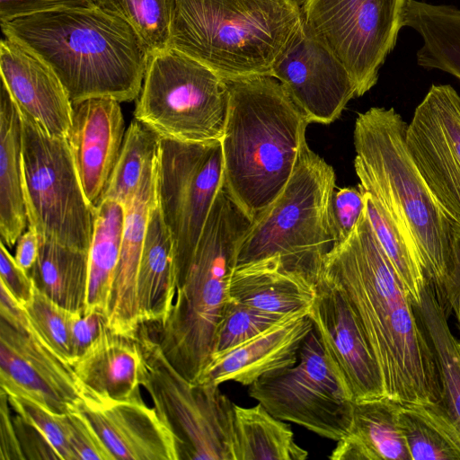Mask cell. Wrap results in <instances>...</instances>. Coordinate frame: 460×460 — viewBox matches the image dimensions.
Masks as SVG:
<instances>
[{"instance_id": "1", "label": "cell", "mask_w": 460, "mask_h": 460, "mask_svg": "<svg viewBox=\"0 0 460 460\" xmlns=\"http://www.w3.org/2000/svg\"><path fill=\"white\" fill-rule=\"evenodd\" d=\"M319 275L340 293L358 322L385 396L401 404L439 402L433 349L365 209L350 234L325 254Z\"/></svg>"}, {"instance_id": "2", "label": "cell", "mask_w": 460, "mask_h": 460, "mask_svg": "<svg viewBox=\"0 0 460 460\" xmlns=\"http://www.w3.org/2000/svg\"><path fill=\"white\" fill-rule=\"evenodd\" d=\"M1 29L53 69L72 104L130 102L140 93L147 52L126 22L97 4L18 18Z\"/></svg>"}, {"instance_id": "3", "label": "cell", "mask_w": 460, "mask_h": 460, "mask_svg": "<svg viewBox=\"0 0 460 460\" xmlns=\"http://www.w3.org/2000/svg\"><path fill=\"white\" fill-rule=\"evenodd\" d=\"M223 79L227 96L220 140L224 187L252 221L287 185L309 123L276 78Z\"/></svg>"}, {"instance_id": "4", "label": "cell", "mask_w": 460, "mask_h": 460, "mask_svg": "<svg viewBox=\"0 0 460 460\" xmlns=\"http://www.w3.org/2000/svg\"><path fill=\"white\" fill-rule=\"evenodd\" d=\"M408 124L394 108L372 107L355 121L358 189L376 199L411 241L438 298L452 263L453 221L438 206L406 145Z\"/></svg>"}, {"instance_id": "5", "label": "cell", "mask_w": 460, "mask_h": 460, "mask_svg": "<svg viewBox=\"0 0 460 460\" xmlns=\"http://www.w3.org/2000/svg\"><path fill=\"white\" fill-rule=\"evenodd\" d=\"M251 224L223 183L192 256L174 268L175 296L156 340L170 363L190 382H201L211 361L231 300L239 245Z\"/></svg>"}, {"instance_id": "6", "label": "cell", "mask_w": 460, "mask_h": 460, "mask_svg": "<svg viewBox=\"0 0 460 460\" xmlns=\"http://www.w3.org/2000/svg\"><path fill=\"white\" fill-rule=\"evenodd\" d=\"M302 23L296 0H175L169 48L222 78L271 76Z\"/></svg>"}, {"instance_id": "7", "label": "cell", "mask_w": 460, "mask_h": 460, "mask_svg": "<svg viewBox=\"0 0 460 460\" xmlns=\"http://www.w3.org/2000/svg\"><path fill=\"white\" fill-rule=\"evenodd\" d=\"M335 187L334 169L305 142L287 185L242 238L236 266L279 256L283 268L316 283L325 254L338 242Z\"/></svg>"}, {"instance_id": "8", "label": "cell", "mask_w": 460, "mask_h": 460, "mask_svg": "<svg viewBox=\"0 0 460 460\" xmlns=\"http://www.w3.org/2000/svg\"><path fill=\"white\" fill-rule=\"evenodd\" d=\"M134 338L140 351V385L176 437L182 460H233L234 403L219 385L185 378L170 363L146 324Z\"/></svg>"}, {"instance_id": "9", "label": "cell", "mask_w": 460, "mask_h": 460, "mask_svg": "<svg viewBox=\"0 0 460 460\" xmlns=\"http://www.w3.org/2000/svg\"><path fill=\"white\" fill-rule=\"evenodd\" d=\"M134 119L161 137L221 140L227 96L224 79L198 60L168 48L148 55Z\"/></svg>"}, {"instance_id": "10", "label": "cell", "mask_w": 460, "mask_h": 460, "mask_svg": "<svg viewBox=\"0 0 460 460\" xmlns=\"http://www.w3.org/2000/svg\"><path fill=\"white\" fill-rule=\"evenodd\" d=\"M20 113L29 227L38 235L88 252L95 208L82 188L67 138L49 136Z\"/></svg>"}, {"instance_id": "11", "label": "cell", "mask_w": 460, "mask_h": 460, "mask_svg": "<svg viewBox=\"0 0 460 460\" xmlns=\"http://www.w3.org/2000/svg\"><path fill=\"white\" fill-rule=\"evenodd\" d=\"M298 355V364L262 376L250 385L248 394L274 417L338 441L350 427L354 402L314 329Z\"/></svg>"}, {"instance_id": "12", "label": "cell", "mask_w": 460, "mask_h": 460, "mask_svg": "<svg viewBox=\"0 0 460 460\" xmlns=\"http://www.w3.org/2000/svg\"><path fill=\"white\" fill-rule=\"evenodd\" d=\"M223 183L220 140L185 142L160 138L157 204L172 237L174 268L192 256Z\"/></svg>"}, {"instance_id": "13", "label": "cell", "mask_w": 460, "mask_h": 460, "mask_svg": "<svg viewBox=\"0 0 460 460\" xmlns=\"http://www.w3.org/2000/svg\"><path fill=\"white\" fill-rule=\"evenodd\" d=\"M405 0H305L309 31L346 67L360 97L394 49Z\"/></svg>"}, {"instance_id": "14", "label": "cell", "mask_w": 460, "mask_h": 460, "mask_svg": "<svg viewBox=\"0 0 460 460\" xmlns=\"http://www.w3.org/2000/svg\"><path fill=\"white\" fill-rule=\"evenodd\" d=\"M0 286L1 389L55 413L67 412L84 395L73 367L38 331L25 308Z\"/></svg>"}, {"instance_id": "15", "label": "cell", "mask_w": 460, "mask_h": 460, "mask_svg": "<svg viewBox=\"0 0 460 460\" xmlns=\"http://www.w3.org/2000/svg\"><path fill=\"white\" fill-rule=\"evenodd\" d=\"M408 151L433 198L460 224V95L432 84L407 126Z\"/></svg>"}, {"instance_id": "16", "label": "cell", "mask_w": 460, "mask_h": 460, "mask_svg": "<svg viewBox=\"0 0 460 460\" xmlns=\"http://www.w3.org/2000/svg\"><path fill=\"white\" fill-rule=\"evenodd\" d=\"M271 76L287 91L308 123L331 124L357 97L342 63L303 23L276 61Z\"/></svg>"}, {"instance_id": "17", "label": "cell", "mask_w": 460, "mask_h": 460, "mask_svg": "<svg viewBox=\"0 0 460 460\" xmlns=\"http://www.w3.org/2000/svg\"><path fill=\"white\" fill-rule=\"evenodd\" d=\"M308 316L329 363L353 402L385 396L380 372L365 334L340 293L321 275Z\"/></svg>"}, {"instance_id": "18", "label": "cell", "mask_w": 460, "mask_h": 460, "mask_svg": "<svg viewBox=\"0 0 460 460\" xmlns=\"http://www.w3.org/2000/svg\"><path fill=\"white\" fill-rule=\"evenodd\" d=\"M120 460H182L181 446L155 407L141 394L115 400L84 395L75 406Z\"/></svg>"}, {"instance_id": "19", "label": "cell", "mask_w": 460, "mask_h": 460, "mask_svg": "<svg viewBox=\"0 0 460 460\" xmlns=\"http://www.w3.org/2000/svg\"><path fill=\"white\" fill-rule=\"evenodd\" d=\"M125 133L119 102L94 97L73 104L67 141L82 188L94 208L114 169Z\"/></svg>"}, {"instance_id": "20", "label": "cell", "mask_w": 460, "mask_h": 460, "mask_svg": "<svg viewBox=\"0 0 460 460\" xmlns=\"http://www.w3.org/2000/svg\"><path fill=\"white\" fill-rule=\"evenodd\" d=\"M1 81L19 110L47 134L67 138L73 104L53 69L32 51L5 38L0 43Z\"/></svg>"}, {"instance_id": "21", "label": "cell", "mask_w": 460, "mask_h": 460, "mask_svg": "<svg viewBox=\"0 0 460 460\" xmlns=\"http://www.w3.org/2000/svg\"><path fill=\"white\" fill-rule=\"evenodd\" d=\"M309 311L288 314L243 343L212 357L201 382L251 385L262 376L293 367L313 331Z\"/></svg>"}, {"instance_id": "22", "label": "cell", "mask_w": 460, "mask_h": 460, "mask_svg": "<svg viewBox=\"0 0 460 460\" xmlns=\"http://www.w3.org/2000/svg\"><path fill=\"white\" fill-rule=\"evenodd\" d=\"M156 179L157 154L148 162L135 193L124 205L120 254L106 317L113 332L131 338L142 325L137 279L147 224L157 205Z\"/></svg>"}, {"instance_id": "23", "label": "cell", "mask_w": 460, "mask_h": 460, "mask_svg": "<svg viewBox=\"0 0 460 460\" xmlns=\"http://www.w3.org/2000/svg\"><path fill=\"white\" fill-rule=\"evenodd\" d=\"M230 297L256 310L281 317L309 311L315 283L283 268L279 256L237 265L233 272Z\"/></svg>"}, {"instance_id": "24", "label": "cell", "mask_w": 460, "mask_h": 460, "mask_svg": "<svg viewBox=\"0 0 460 460\" xmlns=\"http://www.w3.org/2000/svg\"><path fill=\"white\" fill-rule=\"evenodd\" d=\"M140 359L135 338L113 332L106 321L97 338L72 367L84 395L122 400L141 394Z\"/></svg>"}, {"instance_id": "25", "label": "cell", "mask_w": 460, "mask_h": 460, "mask_svg": "<svg viewBox=\"0 0 460 460\" xmlns=\"http://www.w3.org/2000/svg\"><path fill=\"white\" fill-rule=\"evenodd\" d=\"M402 404L386 396L353 402L347 434L332 460H411L400 423Z\"/></svg>"}, {"instance_id": "26", "label": "cell", "mask_w": 460, "mask_h": 460, "mask_svg": "<svg viewBox=\"0 0 460 460\" xmlns=\"http://www.w3.org/2000/svg\"><path fill=\"white\" fill-rule=\"evenodd\" d=\"M20 110L6 85L0 90V234L13 246L27 226Z\"/></svg>"}, {"instance_id": "27", "label": "cell", "mask_w": 460, "mask_h": 460, "mask_svg": "<svg viewBox=\"0 0 460 460\" xmlns=\"http://www.w3.org/2000/svg\"><path fill=\"white\" fill-rule=\"evenodd\" d=\"M137 295L141 324L164 323L175 296L173 244L158 204L147 224L140 256Z\"/></svg>"}, {"instance_id": "28", "label": "cell", "mask_w": 460, "mask_h": 460, "mask_svg": "<svg viewBox=\"0 0 460 460\" xmlns=\"http://www.w3.org/2000/svg\"><path fill=\"white\" fill-rule=\"evenodd\" d=\"M35 288L60 306L84 314L88 293V252L39 235V253L29 270Z\"/></svg>"}, {"instance_id": "29", "label": "cell", "mask_w": 460, "mask_h": 460, "mask_svg": "<svg viewBox=\"0 0 460 460\" xmlns=\"http://www.w3.org/2000/svg\"><path fill=\"white\" fill-rule=\"evenodd\" d=\"M402 27L413 29L422 40L417 51L419 66L447 72L460 80V9L405 0Z\"/></svg>"}, {"instance_id": "30", "label": "cell", "mask_w": 460, "mask_h": 460, "mask_svg": "<svg viewBox=\"0 0 460 460\" xmlns=\"http://www.w3.org/2000/svg\"><path fill=\"white\" fill-rule=\"evenodd\" d=\"M124 217V206L115 200H102L95 208L88 251V293L84 314L96 312L107 317L119 260Z\"/></svg>"}, {"instance_id": "31", "label": "cell", "mask_w": 460, "mask_h": 460, "mask_svg": "<svg viewBox=\"0 0 460 460\" xmlns=\"http://www.w3.org/2000/svg\"><path fill=\"white\" fill-rule=\"evenodd\" d=\"M233 460H305L291 427L271 415L261 403L234 405Z\"/></svg>"}, {"instance_id": "32", "label": "cell", "mask_w": 460, "mask_h": 460, "mask_svg": "<svg viewBox=\"0 0 460 460\" xmlns=\"http://www.w3.org/2000/svg\"><path fill=\"white\" fill-rule=\"evenodd\" d=\"M433 349L441 385V400L447 414L460 429V351L453 336L447 312L428 282L420 302L413 304Z\"/></svg>"}, {"instance_id": "33", "label": "cell", "mask_w": 460, "mask_h": 460, "mask_svg": "<svg viewBox=\"0 0 460 460\" xmlns=\"http://www.w3.org/2000/svg\"><path fill=\"white\" fill-rule=\"evenodd\" d=\"M400 423L411 460H460V429L440 401L402 404Z\"/></svg>"}, {"instance_id": "34", "label": "cell", "mask_w": 460, "mask_h": 460, "mask_svg": "<svg viewBox=\"0 0 460 460\" xmlns=\"http://www.w3.org/2000/svg\"><path fill=\"white\" fill-rule=\"evenodd\" d=\"M363 193L365 210L381 247L411 303L419 304L428 280L416 247L381 204L370 194Z\"/></svg>"}, {"instance_id": "35", "label": "cell", "mask_w": 460, "mask_h": 460, "mask_svg": "<svg viewBox=\"0 0 460 460\" xmlns=\"http://www.w3.org/2000/svg\"><path fill=\"white\" fill-rule=\"evenodd\" d=\"M160 138L142 122L132 120L101 201L111 199L125 205L135 193L148 162L156 155Z\"/></svg>"}, {"instance_id": "36", "label": "cell", "mask_w": 460, "mask_h": 460, "mask_svg": "<svg viewBox=\"0 0 460 460\" xmlns=\"http://www.w3.org/2000/svg\"><path fill=\"white\" fill-rule=\"evenodd\" d=\"M175 0H96V4L126 22L147 55L169 48Z\"/></svg>"}, {"instance_id": "37", "label": "cell", "mask_w": 460, "mask_h": 460, "mask_svg": "<svg viewBox=\"0 0 460 460\" xmlns=\"http://www.w3.org/2000/svg\"><path fill=\"white\" fill-rule=\"evenodd\" d=\"M24 308L32 323L50 346L72 366V325L75 317L82 314L60 306L36 288L31 301Z\"/></svg>"}, {"instance_id": "38", "label": "cell", "mask_w": 460, "mask_h": 460, "mask_svg": "<svg viewBox=\"0 0 460 460\" xmlns=\"http://www.w3.org/2000/svg\"><path fill=\"white\" fill-rule=\"evenodd\" d=\"M284 317L256 310L231 298L217 329L212 357L252 338Z\"/></svg>"}, {"instance_id": "39", "label": "cell", "mask_w": 460, "mask_h": 460, "mask_svg": "<svg viewBox=\"0 0 460 460\" xmlns=\"http://www.w3.org/2000/svg\"><path fill=\"white\" fill-rule=\"evenodd\" d=\"M7 396L10 407L46 442L58 459L75 460L66 438L64 413H55L20 395Z\"/></svg>"}, {"instance_id": "40", "label": "cell", "mask_w": 460, "mask_h": 460, "mask_svg": "<svg viewBox=\"0 0 460 460\" xmlns=\"http://www.w3.org/2000/svg\"><path fill=\"white\" fill-rule=\"evenodd\" d=\"M66 438L75 460H115L87 417L75 406L64 413Z\"/></svg>"}, {"instance_id": "41", "label": "cell", "mask_w": 460, "mask_h": 460, "mask_svg": "<svg viewBox=\"0 0 460 460\" xmlns=\"http://www.w3.org/2000/svg\"><path fill=\"white\" fill-rule=\"evenodd\" d=\"M365 209V196L358 189L346 187L334 192L332 216L338 241L346 239Z\"/></svg>"}, {"instance_id": "42", "label": "cell", "mask_w": 460, "mask_h": 460, "mask_svg": "<svg viewBox=\"0 0 460 460\" xmlns=\"http://www.w3.org/2000/svg\"><path fill=\"white\" fill-rule=\"evenodd\" d=\"M0 284L23 307L28 305L33 297L35 286L29 272L18 265L2 241L0 243Z\"/></svg>"}, {"instance_id": "43", "label": "cell", "mask_w": 460, "mask_h": 460, "mask_svg": "<svg viewBox=\"0 0 460 460\" xmlns=\"http://www.w3.org/2000/svg\"><path fill=\"white\" fill-rule=\"evenodd\" d=\"M96 0H0V22L71 8L92 7Z\"/></svg>"}, {"instance_id": "44", "label": "cell", "mask_w": 460, "mask_h": 460, "mask_svg": "<svg viewBox=\"0 0 460 460\" xmlns=\"http://www.w3.org/2000/svg\"><path fill=\"white\" fill-rule=\"evenodd\" d=\"M452 263L438 299L447 313H453L460 332V224L453 222Z\"/></svg>"}, {"instance_id": "45", "label": "cell", "mask_w": 460, "mask_h": 460, "mask_svg": "<svg viewBox=\"0 0 460 460\" xmlns=\"http://www.w3.org/2000/svg\"><path fill=\"white\" fill-rule=\"evenodd\" d=\"M106 321L105 315L96 312L78 314L75 317L71 331L74 362L97 338Z\"/></svg>"}, {"instance_id": "46", "label": "cell", "mask_w": 460, "mask_h": 460, "mask_svg": "<svg viewBox=\"0 0 460 460\" xmlns=\"http://www.w3.org/2000/svg\"><path fill=\"white\" fill-rule=\"evenodd\" d=\"M7 394L1 389L0 406V459L1 460H20L25 459L14 420L12 419Z\"/></svg>"}, {"instance_id": "47", "label": "cell", "mask_w": 460, "mask_h": 460, "mask_svg": "<svg viewBox=\"0 0 460 460\" xmlns=\"http://www.w3.org/2000/svg\"><path fill=\"white\" fill-rule=\"evenodd\" d=\"M39 253V235L29 227L16 242L14 259L18 265L29 272L34 265Z\"/></svg>"}, {"instance_id": "48", "label": "cell", "mask_w": 460, "mask_h": 460, "mask_svg": "<svg viewBox=\"0 0 460 460\" xmlns=\"http://www.w3.org/2000/svg\"><path fill=\"white\" fill-rule=\"evenodd\" d=\"M457 347H458V349L460 351V341H457Z\"/></svg>"}]
</instances>
